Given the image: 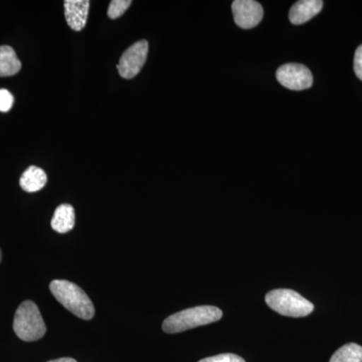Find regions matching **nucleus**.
I'll return each mask as SVG.
<instances>
[{
	"label": "nucleus",
	"instance_id": "9",
	"mask_svg": "<svg viewBox=\"0 0 362 362\" xmlns=\"http://www.w3.org/2000/svg\"><path fill=\"white\" fill-rule=\"evenodd\" d=\"M321 0H301L298 1L289 11V20L293 25H303L322 11Z\"/></svg>",
	"mask_w": 362,
	"mask_h": 362
},
{
	"label": "nucleus",
	"instance_id": "8",
	"mask_svg": "<svg viewBox=\"0 0 362 362\" xmlns=\"http://www.w3.org/2000/svg\"><path fill=\"white\" fill-rule=\"evenodd\" d=\"M65 16L66 23L73 30L80 32L85 28L89 16L90 1L88 0H66Z\"/></svg>",
	"mask_w": 362,
	"mask_h": 362
},
{
	"label": "nucleus",
	"instance_id": "6",
	"mask_svg": "<svg viewBox=\"0 0 362 362\" xmlns=\"http://www.w3.org/2000/svg\"><path fill=\"white\" fill-rule=\"evenodd\" d=\"M278 82L287 89L303 90L313 84V76L307 66L300 64H286L278 69Z\"/></svg>",
	"mask_w": 362,
	"mask_h": 362
},
{
	"label": "nucleus",
	"instance_id": "11",
	"mask_svg": "<svg viewBox=\"0 0 362 362\" xmlns=\"http://www.w3.org/2000/svg\"><path fill=\"white\" fill-rule=\"evenodd\" d=\"M47 182V173L37 166H30L21 175L20 185L26 192H37Z\"/></svg>",
	"mask_w": 362,
	"mask_h": 362
},
{
	"label": "nucleus",
	"instance_id": "19",
	"mask_svg": "<svg viewBox=\"0 0 362 362\" xmlns=\"http://www.w3.org/2000/svg\"><path fill=\"white\" fill-rule=\"evenodd\" d=\"M2 255H1V250H0V262H1Z\"/></svg>",
	"mask_w": 362,
	"mask_h": 362
},
{
	"label": "nucleus",
	"instance_id": "3",
	"mask_svg": "<svg viewBox=\"0 0 362 362\" xmlns=\"http://www.w3.org/2000/svg\"><path fill=\"white\" fill-rule=\"evenodd\" d=\"M13 330L26 342L37 341L45 337L47 326L35 302L25 301L20 305L14 315Z\"/></svg>",
	"mask_w": 362,
	"mask_h": 362
},
{
	"label": "nucleus",
	"instance_id": "1",
	"mask_svg": "<svg viewBox=\"0 0 362 362\" xmlns=\"http://www.w3.org/2000/svg\"><path fill=\"white\" fill-rule=\"evenodd\" d=\"M49 290L59 303L74 315L83 320H90L94 317L95 307L93 302L78 285L70 281L54 280L49 284Z\"/></svg>",
	"mask_w": 362,
	"mask_h": 362
},
{
	"label": "nucleus",
	"instance_id": "15",
	"mask_svg": "<svg viewBox=\"0 0 362 362\" xmlns=\"http://www.w3.org/2000/svg\"><path fill=\"white\" fill-rule=\"evenodd\" d=\"M199 362H246L242 357L233 354H218V356L206 357Z\"/></svg>",
	"mask_w": 362,
	"mask_h": 362
},
{
	"label": "nucleus",
	"instance_id": "5",
	"mask_svg": "<svg viewBox=\"0 0 362 362\" xmlns=\"http://www.w3.org/2000/svg\"><path fill=\"white\" fill-rule=\"evenodd\" d=\"M149 45L145 40H139L123 52L117 65L119 74L124 78H133L140 73L146 63Z\"/></svg>",
	"mask_w": 362,
	"mask_h": 362
},
{
	"label": "nucleus",
	"instance_id": "7",
	"mask_svg": "<svg viewBox=\"0 0 362 362\" xmlns=\"http://www.w3.org/2000/svg\"><path fill=\"white\" fill-rule=\"evenodd\" d=\"M232 9L235 23L245 30L258 25L264 16L263 7L254 0H235Z\"/></svg>",
	"mask_w": 362,
	"mask_h": 362
},
{
	"label": "nucleus",
	"instance_id": "16",
	"mask_svg": "<svg viewBox=\"0 0 362 362\" xmlns=\"http://www.w3.org/2000/svg\"><path fill=\"white\" fill-rule=\"evenodd\" d=\"M14 98L9 90H0V112H8L13 108Z\"/></svg>",
	"mask_w": 362,
	"mask_h": 362
},
{
	"label": "nucleus",
	"instance_id": "4",
	"mask_svg": "<svg viewBox=\"0 0 362 362\" xmlns=\"http://www.w3.org/2000/svg\"><path fill=\"white\" fill-rule=\"evenodd\" d=\"M265 300L274 311L293 318L309 315L314 310V305L310 301L290 289L273 290L266 295Z\"/></svg>",
	"mask_w": 362,
	"mask_h": 362
},
{
	"label": "nucleus",
	"instance_id": "13",
	"mask_svg": "<svg viewBox=\"0 0 362 362\" xmlns=\"http://www.w3.org/2000/svg\"><path fill=\"white\" fill-rule=\"evenodd\" d=\"M329 362H362V346L356 343L343 345L333 354Z\"/></svg>",
	"mask_w": 362,
	"mask_h": 362
},
{
	"label": "nucleus",
	"instance_id": "17",
	"mask_svg": "<svg viewBox=\"0 0 362 362\" xmlns=\"http://www.w3.org/2000/svg\"><path fill=\"white\" fill-rule=\"evenodd\" d=\"M354 71L357 78L362 81V45L357 47L354 56Z\"/></svg>",
	"mask_w": 362,
	"mask_h": 362
},
{
	"label": "nucleus",
	"instance_id": "14",
	"mask_svg": "<svg viewBox=\"0 0 362 362\" xmlns=\"http://www.w3.org/2000/svg\"><path fill=\"white\" fill-rule=\"evenodd\" d=\"M131 4H132L131 0H112L108 8L109 18L111 20L120 18L129 8Z\"/></svg>",
	"mask_w": 362,
	"mask_h": 362
},
{
	"label": "nucleus",
	"instance_id": "10",
	"mask_svg": "<svg viewBox=\"0 0 362 362\" xmlns=\"http://www.w3.org/2000/svg\"><path fill=\"white\" fill-rule=\"evenodd\" d=\"M75 209L71 204H61L57 207L52 216L51 226L57 233H66L75 226Z\"/></svg>",
	"mask_w": 362,
	"mask_h": 362
},
{
	"label": "nucleus",
	"instance_id": "12",
	"mask_svg": "<svg viewBox=\"0 0 362 362\" xmlns=\"http://www.w3.org/2000/svg\"><path fill=\"white\" fill-rule=\"evenodd\" d=\"M21 63L13 47H0V77H11L21 71Z\"/></svg>",
	"mask_w": 362,
	"mask_h": 362
},
{
	"label": "nucleus",
	"instance_id": "18",
	"mask_svg": "<svg viewBox=\"0 0 362 362\" xmlns=\"http://www.w3.org/2000/svg\"><path fill=\"white\" fill-rule=\"evenodd\" d=\"M47 362H77V361H75L74 358H70V357H64V358L54 359V361Z\"/></svg>",
	"mask_w": 362,
	"mask_h": 362
},
{
	"label": "nucleus",
	"instance_id": "2",
	"mask_svg": "<svg viewBox=\"0 0 362 362\" xmlns=\"http://www.w3.org/2000/svg\"><path fill=\"white\" fill-rule=\"evenodd\" d=\"M223 316V311L218 307L197 306L177 312L168 317L162 324L164 332L180 333L199 326L216 322Z\"/></svg>",
	"mask_w": 362,
	"mask_h": 362
}]
</instances>
